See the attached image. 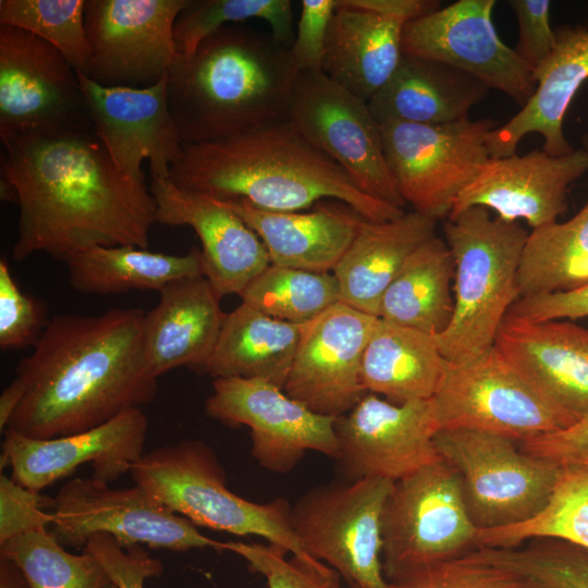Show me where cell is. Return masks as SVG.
Listing matches in <instances>:
<instances>
[{
  "mask_svg": "<svg viewBox=\"0 0 588 588\" xmlns=\"http://www.w3.org/2000/svg\"><path fill=\"white\" fill-rule=\"evenodd\" d=\"M1 180L19 205L14 260L64 261L90 246L147 248L157 222L150 186L123 174L93 128L20 134L2 142Z\"/></svg>",
  "mask_w": 588,
  "mask_h": 588,
  "instance_id": "obj_1",
  "label": "cell"
},
{
  "mask_svg": "<svg viewBox=\"0 0 588 588\" xmlns=\"http://www.w3.org/2000/svg\"><path fill=\"white\" fill-rule=\"evenodd\" d=\"M145 316L139 308H113L50 319L8 385L17 406L5 429L34 439L64 437L152 402L158 378L145 356Z\"/></svg>",
  "mask_w": 588,
  "mask_h": 588,
  "instance_id": "obj_2",
  "label": "cell"
},
{
  "mask_svg": "<svg viewBox=\"0 0 588 588\" xmlns=\"http://www.w3.org/2000/svg\"><path fill=\"white\" fill-rule=\"evenodd\" d=\"M169 179L183 189L218 200H245L264 210L298 211L333 198L370 221L405 213L362 192L286 119L223 139L183 145Z\"/></svg>",
  "mask_w": 588,
  "mask_h": 588,
  "instance_id": "obj_3",
  "label": "cell"
},
{
  "mask_svg": "<svg viewBox=\"0 0 588 588\" xmlns=\"http://www.w3.org/2000/svg\"><path fill=\"white\" fill-rule=\"evenodd\" d=\"M290 47L271 33L223 26L167 76L170 111L184 145L223 139L287 117L297 76Z\"/></svg>",
  "mask_w": 588,
  "mask_h": 588,
  "instance_id": "obj_4",
  "label": "cell"
},
{
  "mask_svg": "<svg viewBox=\"0 0 588 588\" xmlns=\"http://www.w3.org/2000/svg\"><path fill=\"white\" fill-rule=\"evenodd\" d=\"M455 262L454 315L433 335L448 363L476 358L494 345L497 332L519 298L517 273L529 232L516 221L470 207L443 224Z\"/></svg>",
  "mask_w": 588,
  "mask_h": 588,
  "instance_id": "obj_5",
  "label": "cell"
},
{
  "mask_svg": "<svg viewBox=\"0 0 588 588\" xmlns=\"http://www.w3.org/2000/svg\"><path fill=\"white\" fill-rule=\"evenodd\" d=\"M134 485L196 526L236 536H259L291 554L309 556L282 498L248 501L226 486L225 471L211 446L185 440L144 453L131 467Z\"/></svg>",
  "mask_w": 588,
  "mask_h": 588,
  "instance_id": "obj_6",
  "label": "cell"
},
{
  "mask_svg": "<svg viewBox=\"0 0 588 588\" xmlns=\"http://www.w3.org/2000/svg\"><path fill=\"white\" fill-rule=\"evenodd\" d=\"M440 457L458 474L478 530L527 522L548 504L563 466L522 450L513 439L468 429H441Z\"/></svg>",
  "mask_w": 588,
  "mask_h": 588,
  "instance_id": "obj_7",
  "label": "cell"
},
{
  "mask_svg": "<svg viewBox=\"0 0 588 588\" xmlns=\"http://www.w3.org/2000/svg\"><path fill=\"white\" fill-rule=\"evenodd\" d=\"M441 429H468L522 442L577 421L560 408L495 346L451 364L432 397Z\"/></svg>",
  "mask_w": 588,
  "mask_h": 588,
  "instance_id": "obj_8",
  "label": "cell"
},
{
  "mask_svg": "<svg viewBox=\"0 0 588 588\" xmlns=\"http://www.w3.org/2000/svg\"><path fill=\"white\" fill-rule=\"evenodd\" d=\"M394 482L379 478L309 489L291 506L304 551L329 565L350 588H388L382 566V514Z\"/></svg>",
  "mask_w": 588,
  "mask_h": 588,
  "instance_id": "obj_9",
  "label": "cell"
},
{
  "mask_svg": "<svg viewBox=\"0 0 588 588\" xmlns=\"http://www.w3.org/2000/svg\"><path fill=\"white\" fill-rule=\"evenodd\" d=\"M457 471L442 458L395 481L382 514L385 578L477 548Z\"/></svg>",
  "mask_w": 588,
  "mask_h": 588,
  "instance_id": "obj_10",
  "label": "cell"
},
{
  "mask_svg": "<svg viewBox=\"0 0 588 588\" xmlns=\"http://www.w3.org/2000/svg\"><path fill=\"white\" fill-rule=\"evenodd\" d=\"M49 506L50 532L62 546L84 549L91 536L106 534L123 547L224 551L223 542L205 536L136 485L114 489L94 477L75 478L58 491Z\"/></svg>",
  "mask_w": 588,
  "mask_h": 588,
  "instance_id": "obj_11",
  "label": "cell"
},
{
  "mask_svg": "<svg viewBox=\"0 0 588 588\" xmlns=\"http://www.w3.org/2000/svg\"><path fill=\"white\" fill-rule=\"evenodd\" d=\"M491 119L469 118L448 124H380L389 169L399 192L414 211L448 218L456 197L490 158L487 134Z\"/></svg>",
  "mask_w": 588,
  "mask_h": 588,
  "instance_id": "obj_12",
  "label": "cell"
},
{
  "mask_svg": "<svg viewBox=\"0 0 588 588\" xmlns=\"http://www.w3.org/2000/svg\"><path fill=\"white\" fill-rule=\"evenodd\" d=\"M286 120L362 192L397 208L406 205L385 159L380 124L367 101L321 70L298 72Z\"/></svg>",
  "mask_w": 588,
  "mask_h": 588,
  "instance_id": "obj_13",
  "label": "cell"
},
{
  "mask_svg": "<svg viewBox=\"0 0 588 588\" xmlns=\"http://www.w3.org/2000/svg\"><path fill=\"white\" fill-rule=\"evenodd\" d=\"M69 128H93L77 71L39 37L0 26L1 142Z\"/></svg>",
  "mask_w": 588,
  "mask_h": 588,
  "instance_id": "obj_14",
  "label": "cell"
},
{
  "mask_svg": "<svg viewBox=\"0 0 588 588\" xmlns=\"http://www.w3.org/2000/svg\"><path fill=\"white\" fill-rule=\"evenodd\" d=\"M188 0H86L89 69L85 76L108 87H149L179 57L177 15Z\"/></svg>",
  "mask_w": 588,
  "mask_h": 588,
  "instance_id": "obj_15",
  "label": "cell"
},
{
  "mask_svg": "<svg viewBox=\"0 0 588 588\" xmlns=\"http://www.w3.org/2000/svg\"><path fill=\"white\" fill-rule=\"evenodd\" d=\"M212 388L206 413L229 427H248L250 454L265 469L289 473L307 451L336 460L335 417L313 412L261 379L218 378Z\"/></svg>",
  "mask_w": 588,
  "mask_h": 588,
  "instance_id": "obj_16",
  "label": "cell"
},
{
  "mask_svg": "<svg viewBox=\"0 0 588 588\" xmlns=\"http://www.w3.org/2000/svg\"><path fill=\"white\" fill-rule=\"evenodd\" d=\"M334 429L342 480L395 482L441 460L434 444L440 426L432 399L393 404L367 393L336 417Z\"/></svg>",
  "mask_w": 588,
  "mask_h": 588,
  "instance_id": "obj_17",
  "label": "cell"
},
{
  "mask_svg": "<svg viewBox=\"0 0 588 588\" xmlns=\"http://www.w3.org/2000/svg\"><path fill=\"white\" fill-rule=\"evenodd\" d=\"M494 5V0H458L407 22L403 53L463 71L523 107L537 85L528 65L499 37Z\"/></svg>",
  "mask_w": 588,
  "mask_h": 588,
  "instance_id": "obj_18",
  "label": "cell"
},
{
  "mask_svg": "<svg viewBox=\"0 0 588 588\" xmlns=\"http://www.w3.org/2000/svg\"><path fill=\"white\" fill-rule=\"evenodd\" d=\"M378 319L339 302L303 323L283 391L324 416L350 412L368 393L363 357Z\"/></svg>",
  "mask_w": 588,
  "mask_h": 588,
  "instance_id": "obj_19",
  "label": "cell"
},
{
  "mask_svg": "<svg viewBox=\"0 0 588 588\" xmlns=\"http://www.w3.org/2000/svg\"><path fill=\"white\" fill-rule=\"evenodd\" d=\"M77 74L94 132L118 169L146 182L147 160L151 180L169 179L184 144L168 103V74L143 88L102 86Z\"/></svg>",
  "mask_w": 588,
  "mask_h": 588,
  "instance_id": "obj_20",
  "label": "cell"
},
{
  "mask_svg": "<svg viewBox=\"0 0 588 588\" xmlns=\"http://www.w3.org/2000/svg\"><path fill=\"white\" fill-rule=\"evenodd\" d=\"M439 8L436 0H336L321 71L368 102L401 62L405 24Z\"/></svg>",
  "mask_w": 588,
  "mask_h": 588,
  "instance_id": "obj_21",
  "label": "cell"
},
{
  "mask_svg": "<svg viewBox=\"0 0 588 588\" xmlns=\"http://www.w3.org/2000/svg\"><path fill=\"white\" fill-rule=\"evenodd\" d=\"M148 419L142 408L127 411L88 430L52 439H34L5 429L1 468H11V479L40 493L41 490L90 464L93 477L113 482L131 470L144 454Z\"/></svg>",
  "mask_w": 588,
  "mask_h": 588,
  "instance_id": "obj_22",
  "label": "cell"
},
{
  "mask_svg": "<svg viewBox=\"0 0 588 588\" xmlns=\"http://www.w3.org/2000/svg\"><path fill=\"white\" fill-rule=\"evenodd\" d=\"M587 171L588 151L583 148L561 157L544 150L490 157L456 197L448 218L480 206L503 220L524 219L532 230L543 226L567 210L568 187Z\"/></svg>",
  "mask_w": 588,
  "mask_h": 588,
  "instance_id": "obj_23",
  "label": "cell"
},
{
  "mask_svg": "<svg viewBox=\"0 0 588 588\" xmlns=\"http://www.w3.org/2000/svg\"><path fill=\"white\" fill-rule=\"evenodd\" d=\"M157 222L188 225L201 243L204 275L223 296L241 292L271 265L257 233L221 200L183 189L170 179L151 180Z\"/></svg>",
  "mask_w": 588,
  "mask_h": 588,
  "instance_id": "obj_24",
  "label": "cell"
},
{
  "mask_svg": "<svg viewBox=\"0 0 588 588\" xmlns=\"http://www.w3.org/2000/svg\"><path fill=\"white\" fill-rule=\"evenodd\" d=\"M494 345L560 408L577 420L588 415V328L504 318Z\"/></svg>",
  "mask_w": 588,
  "mask_h": 588,
  "instance_id": "obj_25",
  "label": "cell"
},
{
  "mask_svg": "<svg viewBox=\"0 0 588 588\" xmlns=\"http://www.w3.org/2000/svg\"><path fill=\"white\" fill-rule=\"evenodd\" d=\"M555 34L554 50L531 71L537 85L531 98L506 123L487 134L491 158L514 155L518 143L530 133L543 137V150L549 155L561 157L575 150L564 135L563 120L588 79V28L563 26Z\"/></svg>",
  "mask_w": 588,
  "mask_h": 588,
  "instance_id": "obj_26",
  "label": "cell"
},
{
  "mask_svg": "<svg viewBox=\"0 0 588 588\" xmlns=\"http://www.w3.org/2000/svg\"><path fill=\"white\" fill-rule=\"evenodd\" d=\"M159 293V303L144 321L150 370L157 378L176 367L205 372L225 315L222 295L205 275L172 281Z\"/></svg>",
  "mask_w": 588,
  "mask_h": 588,
  "instance_id": "obj_27",
  "label": "cell"
},
{
  "mask_svg": "<svg viewBox=\"0 0 588 588\" xmlns=\"http://www.w3.org/2000/svg\"><path fill=\"white\" fill-rule=\"evenodd\" d=\"M253 229L272 265L332 272L365 219L348 205L320 204L313 211H271L245 200H221Z\"/></svg>",
  "mask_w": 588,
  "mask_h": 588,
  "instance_id": "obj_28",
  "label": "cell"
},
{
  "mask_svg": "<svg viewBox=\"0 0 588 588\" xmlns=\"http://www.w3.org/2000/svg\"><path fill=\"white\" fill-rule=\"evenodd\" d=\"M489 88L448 64L404 54L389 81L370 98L381 123L448 124L468 119Z\"/></svg>",
  "mask_w": 588,
  "mask_h": 588,
  "instance_id": "obj_29",
  "label": "cell"
},
{
  "mask_svg": "<svg viewBox=\"0 0 588 588\" xmlns=\"http://www.w3.org/2000/svg\"><path fill=\"white\" fill-rule=\"evenodd\" d=\"M436 222L416 211L389 221L364 219L332 271L341 303L379 317L385 290L406 259L436 236Z\"/></svg>",
  "mask_w": 588,
  "mask_h": 588,
  "instance_id": "obj_30",
  "label": "cell"
},
{
  "mask_svg": "<svg viewBox=\"0 0 588 588\" xmlns=\"http://www.w3.org/2000/svg\"><path fill=\"white\" fill-rule=\"evenodd\" d=\"M301 334L302 324L278 320L242 303L224 315L205 373L213 379H261L283 389Z\"/></svg>",
  "mask_w": 588,
  "mask_h": 588,
  "instance_id": "obj_31",
  "label": "cell"
},
{
  "mask_svg": "<svg viewBox=\"0 0 588 588\" xmlns=\"http://www.w3.org/2000/svg\"><path fill=\"white\" fill-rule=\"evenodd\" d=\"M445 367L433 335L379 318L364 352L363 383L393 404L428 400Z\"/></svg>",
  "mask_w": 588,
  "mask_h": 588,
  "instance_id": "obj_32",
  "label": "cell"
},
{
  "mask_svg": "<svg viewBox=\"0 0 588 588\" xmlns=\"http://www.w3.org/2000/svg\"><path fill=\"white\" fill-rule=\"evenodd\" d=\"M453 254L437 235L404 262L385 290L379 318L430 335L443 333L454 315Z\"/></svg>",
  "mask_w": 588,
  "mask_h": 588,
  "instance_id": "obj_33",
  "label": "cell"
},
{
  "mask_svg": "<svg viewBox=\"0 0 588 588\" xmlns=\"http://www.w3.org/2000/svg\"><path fill=\"white\" fill-rule=\"evenodd\" d=\"M64 262L70 285L82 294H122L133 290L161 291L170 282L204 275L201 250L169 255L147 248L90 246L71 254Z\"/></svg>",
  "mask_w": 588,
  "mask_h": 588,
  "instance_id": "obj_34",
  "label": "cell"
},
{
  "mask_svg": "<svg viewBox=\"0 0 588 588\" xmlns=\"http://www.w3.org/2000/svg\"><path fill=\"white\" fill-rule=\"evenodd\" d=\"M588 284V203L569 220L534 229L517 273L520 297L569 292Z\"/></svg>",
  "mask_w": 588,
  "mask_h": 588,
  "instance_id": "obj_35",
  "label": "cell"
},
{
  "mask_svg": "<svg viewBox=\"0 0 588 588\" xmlns=\"http://www.w3.org/2000/svg\"><path fill=\"white\" fill-rule=\"evenodd\" d=\"M0 558L12 562L29 588H106L111 580L89 552L73 554L39 526L0 542Z\"/></svg>",
  "mask_w": 588,
  "mask_h": 588,
  "instance_id": "obj_36",
  "label": "cell"
},
{
  "mask_svg": "<svg viewBox=\"0 0 588 588\" xmlns=\"http://www.w3.org/2000/svg\"><path fill=\"white\" fill-rule=\"evenodd\" d=\"M535 538H554L588 551V466H563L547 506L509 527L477 530V547L515 548Z\"/></svg>",
  "mask_w": 588,
  "mask_h": 588,
  "instance_id": "obj_37",
  "label": "cell"
},
{
  "mask_svg": "<svg viewBox=\"0 0 588 588\" xmlns=\"http://www.w3.org/2000/svg\"><path fill=\"white\" fill-rule=\"evenodd\" d=\"M242 303L285 322L303 324L341 302L332 272L268 266L238 295Z\"/></svg>",
  "mask_w": 588,
  "mask_h": 588,
  "instance_id": "obj_38",
  "label": "cell"
},
{
  "mask_svg": "<svg viewBox=\"0 0 588 588\" xmlns=\"http://www.w3.org/2000/svg\"><path fill=\"white\" fill-rule=\"evenodd\" d=\"M252 19L266 21L277 41L292 46L295 34L290 0H188L174 25L179 53L189 56L223 26Z\"/></svg>",
  "mask_w": 588,
  "mask_h": 588,
  "instance_id": "obj_39",
  "label": "cell"
},
{
  "mask_svg": "<svg viewBox=\"0 0 588 588\" xmlns=\"http://www.w3.org/2000/svg\"><path fill=\"white\" fill-rule=\"evenodd\" d=\"M86 0H1L0 26L24 29L58 49L83 75L89 69Z\"/></svg>",
  "mask_w": 588,
  "mask_h": 588,
  "instance_id": "obj_40",
  "label": "cell"
},
{
  "mask_svg": "<svg viewBox=\"0 0 588 588\" xmlns=\"http://www.w3.org/2000/svg\"><path fill=\"white\" fill-rule=\"evenodd\" d=\"M523 548L477 547L467 554L515 571L540 588H588V551L564 540L535 538Z\"/></svg>",
  "mask_w": 588,
  "mask_h": 588,
  "instance_id": "obj_41",
  "label": "cell"
},
{
  "mask_svg": "<svg viewBox=\"0 0 588 588\" xmlns=\"http://www.w3.org/2000/svg\"><path fill=\"white\" fill-rule=\"evenodd\" d=\"M388 588H540L515 571L480 561L469 554L434 562L389 580Z\"/></svg>",
  "mask_w": 588,
  "mask_h": 588,
  "instance_id": "obj_42",
  "label": "cell"
},
{
  "mask_svg": "<svg viewBox=\"0 0 588 588\" xmlns=\"http://www.w3.org/2000/svg\"><path fill=\"white\" fill-rule=\"evenodd\" d=\"M223 550L242 556L252 572L267 580V588H342L340 574L314 559L293 555L284 548L268 542H223Z\"/></svg>",
  "mask_w": 588,
  "mask_h": 588,
  "instance_id": "obj_43",
  "label": "cell"
},
{
  "mask_svg": "<svg viewBox=\"0 0 588 588\" xmlns=\"http://www.w3.org/2000/svg\"><path fill=\"white\" fill-rule=\"evenodd\" d=\"M46 310L15 282L8 260L0 259V347L16 350L34 346L46 326Z\"/></svg>",
  "mask_w": 588,
  "mask_h": 588,
  "instance_id": "obj_44",
  "label": "cell"
},
{
  "mask_svg": "<svg viewBox=\"0 0 588 588\" xmlns=\"http://www.w3.org/2000/svg\"><path fill=\"white\" fill-rule=\"evenodd\" d=\"M83 550L99 561L118 588H144L147 578L162 573V563L151 558L143 546L123 547L106 534L91 536Z\"/></svg>",
  "mask_w": 588,
  "mask_h": 588,
  "instance_id": "obj_45",
  "label": "cell"
},
{
  "mask_svg": "<svg viewBox=\"0 0 588 588\" xmlns=\"http://www.w3.org/2000/svg\"><path fill=\"white\" fill-rule=\"evenodd\" d=\"M336 0H303L296 34L290 47L297 72L320 71Z\"/></svg>",
  "mask_w": 588,
  "mask_h": 588,
  "instance_id": "obj_46",
  "label": "cell"
},
{
  "mask_svg": "<svg viewBox=\"0 0 588 588\" xmlns=\"http://www.w3.org/2000/svg\"><path fill=\"white\" fill-rule=\"evenodd\" d=\"M518 24L515 51L532 71L554 50L556 34L550 24L549 0H511Z\"/></svg>",
  "mask_w": 588,
  "mask_h": 588,
  "instance_id": "obj_47",
  "label": "cell"
},
{
  "mask_svg": "<svg viewBox=\"0 0 588 588\" xmlns=\"http://www.w3.org/2000/svg\"><path fill=\"white\" fill-rule=\"evenodd\" d=\"M50 500L33 492L5 475L0 476V542L23 531L49 526L50 512L44 507Z\"/></svg>",
  "mask_w": 588,
  "mask_h": 588,
  "instance_id": "obj_48",
  "label": "cell"
},
{
  "mask_svg": "<svg viewBox=\"0 0 588 588\" xmlns=\"http://www.w3.org/2000/svg\"><path fill=\"white\" fill-rule=\"evenodd\" d=\"M518 443L523 451L561 466H588V415L565 429Z\"/></svg>",
  "mask_w": 588,
  "mask_h": 588,
  "instance_id": "obj_49",
  "label": "cell"
},
{
  "mask_svg": "<svg viewBox=\"0 0 588 588\" xmlns=\"http://www.w3.org/2000/svg\"><path fill=\"white\" fill-rule=\"evenodd\" d=\"M586 316H588V284L569 292L520 297L511 306L505 319L543 321Z\"/></svg>",
  "mask_w": 588,
  "mask_h": 588,
  "instance_id": "obj_50",
  "label": "cell"
},
{
  "mask_svg": "<svg viewBox=\"0 0 588 588\" xmlns=\"http://www.w3.org/2000/svg\"><path fill=\"white\" fill-rule=\"evenodd\" d=\"M0 588H29L21 571L4 558H0Z\"/></svg>",
  "mask_w": 588,
  "mask_h": 588,
  "instance_id": "obj_51",
  "label": "cell"
},
{
  "mask_svg": "<svg viewBox=\"0 0 588 588\" xmlns=\"http://www.w3.org/2000/svg\"><path fill=\"white\" fill-rule=\"evenodd\" d=\"M583 149L588 151V133L581 137Z\"/></svg>",
  "mask_w": 588,
  "mask_h": 588,
  "instance_id": "obj_52",
  "label": "cell"
},
{
  "mask_svg": "<svg viewBox=\"0 0 588 588\" xmlns=\"http://www.w3.org/2000/svg\"><path fill=\"white\" fill-rule=\"evenodd\" d=\"M106 588H118V587H117L114 584L111 583V584L108 585Z\"/></svg>",
  "mask_w": 588,
  "mask_h": 588,
  "instance_id": "obj_53",
  "label": "cell"
}]
</instances>
